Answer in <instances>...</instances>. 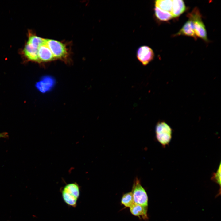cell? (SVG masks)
<instances>
[{"mask_svg": "<svg viewBox=\"0 0 221 221\" xmlns=\"http://www.w3.org/2000/svg\"><path fill=\"white\" fill-rule=\"evenodd\" d=\"M60 192L63 200L68 206L75 208L80 194V187L76 182L66 184Z\"/></svg>", "mask_w": 221, "mask_h": 221, "instance_id": "cell-1", "label": "cell"}, {"mask_svg": "<svg viewBox=\"0 0 221 221\" xmlns=\"http://www.w3.org/2000/svg\"><path fill=\"white\" fill-rule=\"evenodd\" d=\"M132 192L134 203L147 207L148 197L145 189L142 186L139 180L136 178L132 186Z\"/></svg>", "mask_w": 221, "mask_h": 221, "instance_id": "cell-5", "label": "cell"}, {"mask_svg": "<svg viewBox=\"0 0 221 221\" xmlns=\"http://www.w3.org/2000/svg\"><path fill=\"white\" fill-rule=\"evenodd\" d=\"M121 203L125 207H131L134 203L132 192L124 194L121 198Z\"/></svg>", "mask_w": 221, "mask_h": 221, "instance_id": "cell-14", "label": "cell"}, {"mask_svg": "<svg viewBox=\"0 0 221 221\" xmlns=\"http://www.w3.org/2000/svg\"><path fill=\"white\" fill-rule=\"evenodd\" d=\"M44 40L45 39L34 34H32L29 36L27 42L38 48L43 43Z\"/></svg>", "mask_w": 221, "mask_h": 221, "instance_id": "cell-15", "label": "cell"}, {"mask_svg": "<svg viewBox=\"0 0 221 221\" xmlns=\"http://www.w3.org/2000/svg\"><path fill=\"white\" fill-rule=\"evenodd\" d=\"M180 35L187 36L192 37L195 39H197L194 30L193 24L191 20L189 19L180 30L174 35V36Z\"/></svg>", "mask_w": 221, "mask_h": 221, "instance_id": "cell-9", "label": "cell"}, {"mask_svg": "<svg viewBox=\"0 0 221 221\" xmlns=\"http://www.w3.org/2000/svg\"><path fill=\"white\" fill-rule=\"evenodd\" d=\"M154 56L152 49L148 46L143 45L140 47L136 53L138 60L144 66L147 65L153 59Z\"/></svg>", "mask_w": 221, "mask_h": 221, "instance_id": "cell-6", "label": "cell"}, {"mask_svg": "<svg viewBox=\"0 0 221 221\" xmlns=\"http://www.w3.org/2000/svg\"><path fill=\"white\" fill-rule=\"evenodd\" d=\"M154 13L157 19L161 21H168L173 17L170 12L163 10L155 6L154 8Z\"/></svg>", "mask_w": 221, "mask_h": 221, "instance_id": "cell-12", "label": "cell"}, {"mask_svg": "<svg viewBox=\"0 0 221 221\" xmlns=\"http://www.w3.org/2000/svg\"><path fill=\"white\" fill-rule=\"evenodd\" d=\"M213 180L220 186L221 185V164H220L216 172L214 173L211 178Z\"/></svg>", "mask_w": 221, "mask_h": 221, "instance_id": "cell-16", "label": "cell"}, {"mask_svg": "<svg viewBox=\"0 0 221 221\" xmlns=\"http://www.w3.org/2000/svg\"><path fill=\"white\" fill-rule=\"evenodd\" d=\"M38 48L27 42L23 49L25 56L30 60L39 62L37 54Z\"/></svg>", "mask_w": 221, "mask_h": 221, "instance_id": "cell-8", "label": "cell"}, {"mask_svg": "<svg viewBox=\"0 0 221 221\" xmlns=\"http://www.w3.org/2000/svg\"><path fill=\"white\" fill-rule=\"evenodd\" d=\"M189 19L191 20L193 24L194 30L196 36L206 42L208 41L205 26L202 21V15L199 10L195 8L187 15Z\"/></svg>", "mask_w": 221, "mask_h": 221, "instance_id": "cell-2", "label": "cell"}, {"mask_svg": "<svg viewBox=\"0 0 221 221\" xmlns=\"http://www.w3.org/2000/svg\"><path fill=\"white\" fill-rule=\"evenodd\" d=\"M8 137V135L7 133L3 132L0 133V138H7Z\"/></svg>", "mask_w": 221, "mask_h": 221, "instance_id": "cell-17", "label": "cell"}, {"mask_svg": "<svg viewBox=\"0 0 221 221\" xmlns=\"http://www.w3.org/2000/svg\"><path fill=\"white\" fill-rule=\"evenodd\" d=\"M39 62L50 61L55 59L51 51L46 43L45 39L38 49Z\"/></svg>", "mask_w": 221, "mask_h": 221, "instance_id": "cell-7", "label": "cell"}, {"mask_svg": "<svg viewBox=\"0 0 221 221\" xmlns=\"http://www.w3.org/2000/svg\"><path fill=\"white\" fill-rule=\"evenodd\" d=\"M173 5L170 13L173 17L179 16L185 10L186 6L182 0H172Z\"/></svg>", "mask_w": 221, "mask_h": 221, "instance_id": "cell-11", "label": "cell"}, {"mask_svg": "<svg viewBox=\"0 0 221 221\" xmlns=\"http://www.w3.org/2000/svg\"><path fill=\"white\" fill-rule=\"evenodd\" d=\"M172 0H157L155 2V7L170 13L172 10Z\"/></svg>", "mask_w": 221, "mask_h": 221, "instance_id": "cell-13", "label": "cell"}, {"mask_svg": "<svg viewBox=\"0 0 221 221\" xmlns=\"http://www.w3.org/2000/svg\"><path fill=\"white\" fill-rule=\"evenodd\" d=\"M155 133L157 140L163 147H165L170 142L172 138V129L165 122H160L157 123Z\"/></svg>", "mask_w": 221, "mask_h": 221, "instance_id": "cell-3", "label": "cell"}, {"mask_svg": "<svg viewBox=\"0 0 221 221\" xmlns=\"http://www.w3.org/2000/svg\"><path fill=\"white\" fill-rule=\"evenodd\" d=\"M131 213L134 215L138 216L144 220L148 219L147 215V207L143 206L134 203L130 207Z\"/></svg>", "mask_w": 221, "mask_h": 221, "instance_id": "cell-10", "label": "cell"}, {"mask_svg": "<svg viewBox=\"0 0 221 221\" xmlns=\"http://www.w3.org/2000/svg\"><path fill=\"white\" fill-rule=\"evenodd\" d=\"M45 41L55 59L66 60L69 56V52L66 44L51 39H45Z\"/></svg>", "mask_w": 221, "mask_h": 221, "instance_id": "cell-4", "label": "cell"}]
</instances>
